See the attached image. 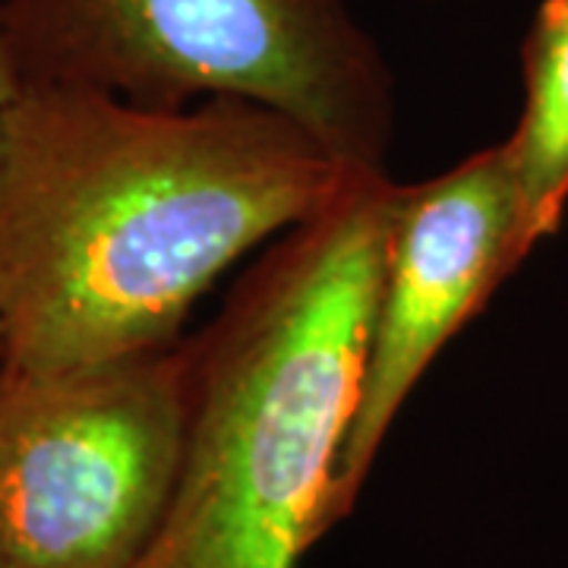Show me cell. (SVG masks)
Returning <instances> with one entry per match:
<instances>
[{"mask_svg": "<svg viewBox=\"0 0 568 568\" xmlns=\"http://www.w3.org/2000/svg\"><path fill=\"white\" fill-rule=\"evenodd\" d=\"M196 351L0 369V568H133L178 487Z\"/></svg>", "mask_w": 568, "mask_h": 568, "instance_id": "277c9868", "label": "cell"}, {"mask_svg": "<svg viewBox=\"0 0 568 568\" xmlns=\"http://www.w3.org/2000/svg\"><path fill=\"white\" fill-rule=\"evenodd\" d=\"M361 174L260 104L145 108L22 82L0 145L3 366L61 373L178 345L231 265Z\"/></svg>", "mask_w": 568, "mask_h": 568, "instance_id": "6da1fadb", "label": "cell"}, {"mask_svg": "<svg viewBox=\"0 0 568 568\" xmlns=\"http://www.w3.org/2000/svg\"><path fill=\"white\" fill-rule=\"evenodd\" d=\"M22 92V77L13 61V51H10V41L3 32V22H0V145H3V130H7V118L13 111V104L20 99Z\"/></svg>", "mask_w": 568, "mask_h": 568, "instance_id": "52a82bcc", "label": "cell"}, {"mask_svg": "<svg viewBox=\"0 0 568 568\" xmlns=\"http://www.w3.org/2000/svg\"><path fill=\"white\" fill-rule=\"evenodd\" d=\"M22 82L145 108H268L357 171H386L395 82L351 0H0Z\"/></svg>", "mask_w": 568, "mask_h": 568, "instance_id": "3957f363", "label": "cell"}, {"mask_svg": "<svg viewBox=\"0 0 568 568\" xmlns=\"http://www.w3.org/2000/svg\"><path fill=\"white\" fill-rule=\"evenodd\" d=\"M525 104L503 140L530 246L556 234L568 205V0H544L525 39Z\"/></svg>", "mask_w": 568, "mask_h": 568, "instance_id": "8992f818", "label": "cell"}, {"mask_svg": "<svg viewBox=\"0 0 568 568\" xmlns=\"http://www.w3.org/2000/svg\"><path fill=\"white\" fill-rule=\"evenodd\" d=\"M0 369H3V328H0Z\"/></svg>", "mask_w": 568, "mask_h": 568, "instance_id": "ba28073f", "label": "cell"}, {"mask_svg": "<svg viewBox=\"0 0 568 568\" xmlns=\"http://www.w3.org/2000/svg\"><path fill=\"white\" fill-rule=\"evenodd\" d=\"M534 250L503 142L443 174L398 183L347 429L335 518L345 521L388 429L443 347Z\"/></svg>", "mask_w": 568, "mask_h": 568, "instance_id": "5b68a950", "label": "cell"}, {"mask_svg": "<svg viewBox=\"0 0 568 568\" xmlns=\"http://www.w3.org/2000/svg\"><path fill=\"white\" fill-rule=\"evenodd\" d=\"M398 183L369 171L294 227L193 342L171 506L133 568H297L335 518Z\"/></svg>", "mask_w": 568, "mask_h": 568, "instance_id": "7a4b0ae2", "label": "cell"}]
</instances>
